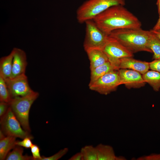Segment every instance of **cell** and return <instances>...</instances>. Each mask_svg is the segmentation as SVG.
<instances>
[{"mask_svg": "<svg viewBox=\"0 0 160 160\" xmlns=\"http://www.w3.org/2000/svg\"><path fill=\"white\" fill-rule=\"evenodd\" d=\"M158 9V12L159 15H160V0H157L156 3Z\"/></svg>", "mask_w": 160, "mask_h": 160, "instance_id": "1f68e13d", "label": "cell"}, {"mask_svg": "<svg viewBox=\"0 0 160 160\" xmlns=\"http://www.w3.org/2000/svg\"><path fill=\"white\" fill-rule=\"evenodd\" d=\"M93 20L102 31L108 35L116 30L140 28L142 25L137 17L122 5L110 7Z\"/></svg>", "mask_w": 160, "mask_h": 160, "instance_id": "6da1fadb", "label": "cell"}, {"mask_svg": "<svg viewBox=\"0 0 160 160\" xmlns=\"http://www.w3.org/2000/svg\"><path fill=\"white\" fill-rule=\"evenodd\" d=\"M149 63L150 69L160 73V58L154 59Z\"/></svg>", "mask_w": 160, "mask_h": 160, "instance_id": "484cf974", "label": "cell"}, {"mask_svg": "<svg viewBox=\"0 0 160 160\" xmlns=\"http://www.w3.org/2000/svg\"><path fill=\"white\" fill-rule=\"evenodd\" d=\"M80 152L82 160H97L96 147L92 145H87L82 147Z\"/></svg>", "mask_w": 160, "mask_h": 160, "instance_id": "44dd1931", "label": "cell"}, {"mask_svg": "<svg viewBox=\"0 0 160 160\" xmlns=\"http://www.w3.org/2000/svg\"><path fill=\"white\" fill-rule=\"evenodd\" d=\"M115 70H117L115 67L108 61L90 70V80L89 86L91 85L104 75Z\"/></svg>", "mask_w": 160, "mask_h": 160, "instance_id": "2e32d148", "label": "cell"}, {"mask_svg": "<svg viewBox=\"0 0 160 160\" xmlns=\"http://www.w3.org/2000/svg\"><path fill=\"white\" fill-rule=\"evenodd\" d=\"M118 71L121 84L129 89L140 88L145 84L142 75L137 71L127 69H120Z\"/></svg>", "mask_w": 160, "mask_h": 160, "instance_id": "30bf717a", "label": "cell"}, {"mask_svg": "<svg viewBox=\"0 0 160 160\" xmlns=\"http://www.w3.org/2000/svg\"><path fill=\"white\" fill-rule=\"evenodd\" d=\"M1 130L6 136L19 137L22 139L33 137L30 133L25 131L21 126L11 109L9 107L6 113L0 119Z\"/></svg>", "mask_w": 160, "mask_h": 160, "instance_id": "8992f818", "label": "cell"}, {"mask_svg": "<svg viewBox=\"0 0 160 160\" xmlns=\"http://www.w3.org/2000/svg\"><path fill=\"white\" fill-rule=\"evenodd\" d=\"M13 150L9 152L5 159L7 160H33L32 156L23 155V148L22 147L16 145Z\"/></svg>", "mask_w": 160, "mask_h": 160, "instance_id": "d6986e66", "label": "cell"}, {"mask_svg": "<svg viewBox=\"0 0 160 160\" xmlns=\"http://www.w3.org/2000/svg\"><path fill=\"white\" fill-rule=\"evenodd\" d=\"M31 138L27 137L23 139L22 141H16L15 144L16 145L28 148H31L33 144Z\"/></svg>", "mask_w": 160, "mask_h": 160, "instance_id": "d4e9b609", "label": "cell"}, {"mask_svg": "<svg viewBox=\"0 0 160 160\" xmlns=\"http://www.w3.org/2000/svg\"><path fill=\"white\" fill-rule=\"evenodd\" d=\"M69 160H82V157L80 152H78L73 155Z\"/></svg>", "mask_w": 160, "mask_h": 160, "instance_id": "f1b7e54d", "label": "cell"}, {"mask_svg": "<svg viewBox=\"0 0 160 160\" xmlns=\"http://www.w3.org/2000/svg\"><path fill=\"white\" fill-rule=\"evenodd\" d=\"M85 23L86 34L83 45L85 50L92 49L103 50L109 36L102 31L93 20H87Z\"/></svg>", "mask_w": 160, "mask_h": 160, "instance_id": "5b68a950", "label": "cell"}, {"mask_svg": "<svg viewBox=\"0 0 160 160\" xmlns=\"http://www.w3.org/2000/svg\"><path fill=\"white\" fill-rule=\"evenodd\" d=\"M9 103L4 102L0 103V119L3 117L6 113L9 108Z\"/></svg>", "mask_w": 160, "mask_h": 160, "instance_id": "4316f807", "label": "cell"}, {"mask_svg": "<svg viewBox=\"0 0 160 160\" xmlns=\"http://www.w3.org/2000/svg\"><path fill=\"white\" fill-rule=\"evenodd\" d=\"M39 95L38 92L33 91L26 96L12 98L9 103L10 107L23 128L29 133L31 131L29 121L30 109Z\"/></svg>", "mask_w": 160, "mask_h": 160, "instance_id": "277c9868", "label": "cell"}, {"mask_svg": "<svg viewBox=\"0 0 160 160\" xmlns=\"http://www.w3.org/2000/svg\"><path fill=\"white\" fill-rule=\"evenodd\" d=\"M120 85L118 70H115L104 75L89 86L91 90L106 95L115 91Z\"/></svg>", "mask_w": 160, "mask_h": 160, "instance_id": "52a82bcc", "label": "cell"}, {"mask_svg": "<svg viewBox=\"0 0 160 160\" xmlns=\"http://www.w3.org/2000/svg\"><path fill=\"white\" fill-rule=\"evenodd\" d=\"M12 98L4 79L0 76V100L9 103Z\"/></svg>", "mask_w": 160, "mask_h": 160, "instance_id": "7402d4cb", "label": "cell"}, {"mask_svg": "<svg viewBox=\"0 0 160 160\" xmlns=\"http://www.w3.org/2000/svg\"><path fill=\"white\" fill-rule=\"evenodd\" d=\"M95 147L97 160H126L124 156H116L113 148L109 145L100 143Z\"/></svg>", "mask_w": 160, "mask_h": 160, "instance_id": "5bb4252c", "label": "cell"}, {"mask_svg": "<svg viewBox=\"0 0 160 160\" xmlns=\"http://www.w3.org/2000/svg\"><path fill=\"white\" fill-rule=\"evenodd\" d=\"M116 68L118 70L120 69L133 70L142 75L150 69L149 63L137 60L132 57H125L119 59L116 65Z\"/></svg>", "mask_w": 160, "mask_h": 160, "instance_id": "7c38bea8", "label": "cell"}, {"mask_svg": "<svg viewBox=\"0 0 160 160\" xmlns=\"http://www.w3.org/2000/svg\"><path fill=\"white\" fill-rule=\"evenodd\" d=\"M159 28L160 29V28H158V29H159Z\"/></svg>", "mask_w": 160, "mask_h": 160, "instance_id": "d6a6232c", "label": "cell"}, {"mask_svg": "<svg viewBox=\"0 0 160 160\" xmlns=\"http://www.w3.org/2000/svg\"><path fill=\"white\" fill-rule=\"evenodd\" d=\"M85 51L90 61V70L109 61L107 56L102 50L92 49Z\"/></svg>", "mask_w": 160, "mask_h": 160, "instance_id": "4fadbf2b", "label": "cell"}, {"mask_svg": "<svg viewBox=\"0 0 160 160\" xmlns=\"http://www.w3.org/2000/svg\"><path fill=\"white\" fill-rule=\"evenodd\" d=\"M160 27V15H159V19L153 28V29H156L159 28Z\"/></svg>", "mask_w": 160, "mask_h": 160, "instance_id": "4dcf8cb0", "label": "cell"}, {"mask_svg": "<svg viewBox=\"0 0 160 160\" xmlns=\"http://www.w3.org/2000/svg\"><path fill=\"white\" fill-rule=\"evenodd\" d=\"M16 137L5 136L0 139V160L5 159L10 151L16 145Z\"/></svg>", "mask_w": 160, "mask_h": 160, "instance_id": "e0dca14e", "label": "cell"}, {"mask_svg": "<svg viewBox=\"0 0 160 160\" xmlns=\"http://www.w3.org/2000/svg\"><path fill=\"white\" fill-rule=\"evenodd\" d=\"M12 51L13 58L12 73L10 78L25 74L27 64L26 55L23 50L14 48Z\"/></svg>", "mask_w": 160, "mask_h": 160, "instance_id": "8fae6325", "label": "cell"}, {"mask_svg": "<svg viewBox=\"0 0 160 160\" xmlns=\"http://www.w3.org/2000/svg\"><path fill=\"white\" fill-rule=\"evenodd\" d=\"M13 52L0 59V76L4 79L10 78L12 73Z\"/></svg>", "mask_w": 160, "mask_h": 160, "instance_id": "9a60e30c", "label": "cell"}, {"mask_svg": "<svg viewBox=\"0 0 160 160\" xmlns=\"http://www.w3.org/2000/svg\"><path fill=\"white\" fill-rule=\"evenodd\" d=\"M109 36L103 51L107 56L109 61L118 70L116 65L119 60L124 57H132L133 53L115 39Z\"/></svg>", "mask_w": 160, "mask_h": 160, "instance_id": "ba28073f", "label": "cell"}, {"mask_svg": "<svg viewBox=\"0 0 160 160\" xmlns=\"http://www.w3.org/2000/svg\"><path fill=\"white\" fill-rule=\"evenodd\" d=\"M31 148L33 160H41L42 156L40 155V149L39 146L37 145L33 144Z\"/></svg>", "mask_w": 160, "mask_h": 160, "instance_id": "cb8c5ba5", "label": "cell"}, {"mask_svg": "<svg viewBox=\"0 0 160 160\" xmlns=\"http://www.w3.org/2000/svg\"><path fill=\"white\" fill-rule=\"evenodd\" d=\"M151 32L148 47L153 53V58L156 59L160 58V39L154 33Z\"/></svg>", "mask_w": 160, "mask_h": 160, "instance_id": "ffe728a7", "label": "cell"}, {"mask_svg": "<svg viewBox=\"0 0 160 160\" xmlns=\"http://www.w3.org/2000/svg\"><path fill=\"white\" fill-rule=\"evenodd\" d=\"M4 80L12 98L25 96L33 91L29 86L25 74Z\"/></svg>", "mask_w": 160, "mask_h": 160, "instance_id": "9c48e42d", "label": "cell"}, {"mask_svg": "<svg viewBox=\"0 0 160 160\" xmlns=\"http://www.w3.org/2000/svg\"><path fill=\"white\" fill-rule=\"evenodd\" d=\"M151 32L138 29H121L113 31L109 36L115 39L133 53L140 51L152 52L148 47Z\"/></svg>", "mask_w": 160, "mask_h": 160, "instance_id": "7a4b0ae2", "label": "cell"}, {"mask_svg": "<svg viewBox=\"0 0 160 160\" xmlns=\"http://www.w3.org/2000/svg\"><path fill=\"white\" fill-rule=\"evenodd\" d=\"M68 149L67 148H64L59 151L56 153L48 157L42 156L41 160H57L65 155L68 151Z\"/></svg>", "mask_w": 160, "mask_h": 160, "instance_id": "603a6c76", "label": "cell"}, {"mask_svg": "<svg viewBox=\"0 0 160 160\" xmlns=\"http://www.w3.org/2000/svg\"><path fill=\"white\" fill-rule=\"evenodd\" d=\"M144 81L157 92L160 89V73L153 70L148 71L142 75Z\"/></svg>", "mask_w": 160, "mask_h": 160, "instance_id": "ac0fdd59", "label": "cell"}, {"mask_svg": "<svg viewBox=\"0 0 160 160\" xmlns=\"http://www.w3.org/2000/svg\"><path fill=\"white\" fill-rule=\"evenodd\" d=\"M160 39V29H152L150 30Z\"/></svg>", "mask_w": 160, "mask_h": 160, "instance_id": "f546056e", "label": "cell"}, {"mask_svg": "<svg viewBox=\"0 0 160 160\" xmlns=\"http://www.w3.org/2000/svg\"><path fill=\"white\" fill-rule=\"evenodd\" d=\"M125 0H87L76 11V18L80 23L93 20L111 7L116 5H124Z\"/></svg>", "mask_w": 160, "mask_h": 160, "instance_id": "3957f363", "label": "cell"}, {"mask_svg": "<svg viewBox=\"0 0 160 160\" xmlns=\"http://www.w3.org/2000/svg\"><path fill=\"white\" fill-rule=\"evenodd\" d=\"M139 160H160V153L152 154L150 155L139 158Z\"/></svg>", "mask_w": 160, "mask_h": 160, "instance_id": "83f0119b", "label": "cell"}]
</instances>
